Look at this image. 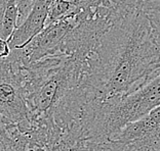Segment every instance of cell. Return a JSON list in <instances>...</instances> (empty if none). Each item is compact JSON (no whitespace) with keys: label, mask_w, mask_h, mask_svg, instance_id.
<instances>
[{"label":"cell","mask_w":160,"mask_h":151,"mask_svg":"<svg viewBox=\"0 0 160 151\" xmlns=\"http://www.w3.org/2000/svg\"><path fill=\"white\" fill-rule=\"evenodd\" d=\"M110 140L137 148H160V105L127 125Z\"/></svg>","instance_id":"277c9868"},{"label":"cell","mask_w":160,"mask_h":151,"mask_svg":"<svg viewBox=\"0 0 160 151\" xmlns=\"http://www.w3.org/2000/svg\"><path fill=\"white\" fill-rule=\"evenodd\" d=\"M52 2V0H34L26 20L17 28L8 40L12 50L24 48L32 39L44 30Z\"/></svg>","instance_id":"5b68a950"},{"label":"cell","mask_w":160,"mask_h":151,"mask_svg":"<svg viewBox=\"0 0 160 151\" xmlns=\"http://www.w3.org/2000/svg\"><path fill=\"white\" fill-rule=\"evenodd\" d=\"M160 105V71L126 94L87 103L83 139L105 141Z\"/></svg>","instance_id":"7a4b0ae2"},{"label":"cell","mask_w":160,"mask_h":151,"mask_svg":"<svg viewBox=\"0 0 160 151\" xmlns=\"http://www.w3.org/2000/svg\"><path fill=\"white\" fill-rule=\"evenodd\" d=\"M160 71V46L142 9L115 20L102 36L86 84L98 100L126 94Z\"/></svg>","instance_id":"6da1fadb"},{"label":"cell","mask_w":160,"mask_h":151,"mask_svg":"<svg viewBox=\"0 0 160 151\" xmlns=\"http://www.w3.org/2000/svg\"><path fill=\"white\" fill-rule=\"evenodd\" d=\"M143 10L150 21L154 36L160 46V0H148L143 6Z\"/></svg>","instance_id":"52a82bcc"},{"label":"cell","mask_w":160,"mask_h":151,"mask_svg":"<svg viewBox=\"0 0 160 151\" xmlns=\"http://www.w3.org/2000/svg\"><path fill=\"white\" fill-rule=\"evenodd\" d=\"M12 54V48L9 46L8 40L0 38V59H5Z\"/></svg>","instance_id":"ba28073f"},{"label":"cell","mask_w":160,"mask_h":151,"mask_svg":"<svg viewBox=\"0 0 160 151\" xmlns=\"http://www.w3.org/2000/svg\"><path fill=\"white\" fill-rule=\"evenodd\" d=\"M0 118L6 124L18 126L23 133L32 128L20 63L10 55L5 59H0Z\"/></svg>","instance_id":"3957f363"},{"label":"cell","mask_w":160,"mask_h":151,"mask_svg":"<svg viewBox=\"0 0 160 151\" xmlns=\"http://www.w3.org/2000/svg\"><path fill=\"white\" fill-rule=\"evenodd\" d=\"M19 134L18 126L6 124L0 118V151H21Z\"/></svg>","instance_id":"8992f818"}]
</instances>
